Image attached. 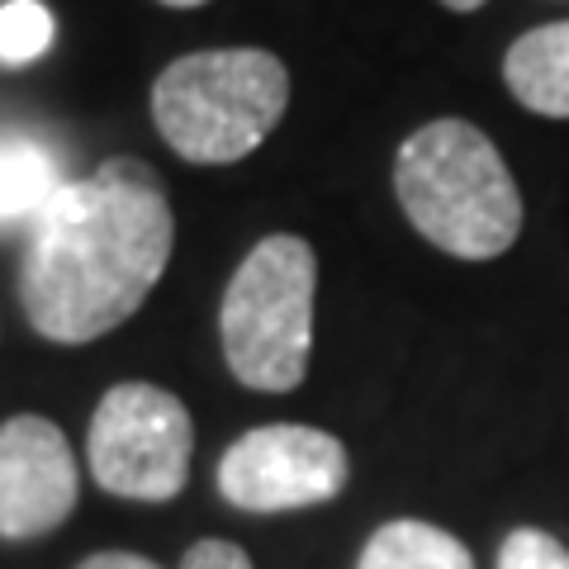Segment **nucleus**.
<instances>
[{
    "instance_id": "f257e3e1",
    "label": "nucleus",
    "mask_w": 569,
    "mask_h": 569,
    "mask_svg": "<svg viewBox=\"0 0 569 569\" xmlns=\"http://www.w3.org/2000/svg\"><path fill=\"white\" fill-rule=\"evenodd\" d=\"M171 242V200L148 162L110 157L81 181H62L33 213L20 266L24 318L48 342H96L152 295Z\"/></svg>"
},
{
    "instance_id": "f03ea898",
    "label": "nucleus",
    "mask_w": 569,
    "mask_h": 569,
    "mask_svg": "<svg viewBox=\"0 0 569 569\" xmlns=\"http://www.w3.org/2000/svg\"><path fill=\"white\" fill-rule=\"evenodd\" d=\"M395 194L408 223L460 261H489L522 233L518 181L493 138L466 119H432L403 138Z\"/></svg>"
},
{
    "instance_id": "7ed1b4c3",
    "label": "nucleus",
    "mask_w": 569,
    "mask_h": 569,
    "mask_svg": "<svg viewBox=\"0 0 569 569\" xmlns=\"http://www.w3.org/2000/svg\"><path fill=\"white\" fill-rule=\"evenodd\" d=\"M290 104V71L266 48H209L176 58L152 86V119L176 157L228 167L257 152Z\"/></svg>"
},
{
    "instance_id": "20e7f679",
    "label": "nucleus",
    "mask_w": 569,
    "mask_h": 569,
    "mask_svg": "<svg viewBox=\"0 0 569 569\" xmlns=\"http://www.w3.org/2000/svg\"><path fill=\"white\" fill-rule=\"evenodd\" d=\"M318 257L305 238L276 233L257 242L233 271L219 309V337L228 370L247 389L284 395L305 385L313 342Z\"/></svg>"
},
{
    "instance_id": "39448f33",
    "label": "nucleus",
    "mask_w": 569,
    "mask_h": 569,
    "mask_svg": "<svg viewBox=\"0 0 569 569\" xmlns=\"http://www.w3.org/2000/svg\"><path fill=\"white\" fill-rule=\"evenodd\" d=\"M194 451V427L186 403L157 385H114L100 399L86 437L91 475L100 489L138 503H167L186 489Z\"/></svg>"
},
{
    "instance_id": "423d86ee",
    "label": "nucleus",
    "mask_w": 569,
    "mask_h": 569,
    "mask_svg": "<svg viewBox=\"0 0 569 569\" xmlns=\"http://www.w3.org/2000/svg\"><path fill=\"white\" fill-rule=\"evenodd\" d=\"M347 485V447L299 422L252 427L219 460V493L242 512H290L328 503Z\"/></svg>"
},
{
    "instance_id": "0eeeda50",
    "label": "nucleus",
    "mask_w": 569,
    "mask_h": 569,
    "mask_svg": "<svg viewBox=\"0 0 569 569\" xmlns=\"http://www.w3.org/2000/svg\"><path fill=\"white\" fill-rule=\"evenodd\" d=\"M77 508V460L58 422L20 413L0 427V537L33 541Z\"/></svg>"
},
{
    "instance_id": "6e6552de",
    "label": "nucleus",
    "mask_w": 569,
    "mask_h": 569,
    "mask_svg": "<svg viewBox=\"0 0 569 569\" xmlns=\"http://www.w3.org/2000/svg\"><path fill=\"white\" fill-rule=\"evenodd\" d=\"M503 81L522 110L569 119V20L522 33L503 58Z\"/></svg>"
},
{
    "instance_id": "1a4fd4ad",
    "label": "nucleus",
    "mask_w": 569,
    "mask_h": 569,
    "mask_svg": "<svg viewBox=\"0 0 569 569\" xmlns=\"http://www.w3.org/2000/svg\"><path fill=\"white\" fill-rule=\"evenodd\" d=\"M356 569H475V560L451 531L399 518L376 527V537L366 541Z\"/></svg>"
},
{
    "instance_id": "9d476101",
    "label": "nucleus",
    "mask_w": 569,
    "mask_h": 569,
    "mask_svg": "<svg viewBox=\"0 0 569 569\" xmlns=\"http://www.w3.org/2000/svg\"><path fill=\"white\" fill-rule=\"evenodd\" d=\"M62 186L52 152L24 138H0V223L33 219Z\"/></svg>"
},
{
    "instance_id": "9b49d317",
    "label": "nucleus",
    "mask_w": 569,
    "mask_h": 569,
    "mask_svg": "<svg viewBox=\"0 0 569 569\" xmlns=\"http://www.w3.org/2000/svg\"><path fill=\"white\" fill-rule=\"evenodd\" d=\"M52 48V14L39 0H6L0 6V62L24 67Z\"/></svg>"
},
{
    "instance_id": "f8f14e48",
    "label": "nucleus",
    "mask_w": 569,
    "mask_h": 569,
    "mask_svg": "<svg viewBox=\"0 0 569 569\" xmlns=\"http://www.w3.org/2000/svg\"><path fill=\"white\" fill-rule=\"evenodd\" d=\"M498 569H569V550L541 527H518L498 546Z\"/></svg>"
},
{
    "instance_id": "ddd939ff",
    "label": "nucleus",
    "mask_w": 569,
    "mask_h": 569,
    "mask_svg": "<svg viewBox=\"0 0 569 569\" xmlns=\"http://www.w3.org/2000/svg\"><path fill=\"white\" fill-rule=\"evenodd\" d=\"M181 569H252V560H247V550L233 541H194L186 550Z\"/></svg>"
},
{
    "instance_id": "4468645a",
    "label": "nucleus",
    "mask_w": 569,
    "mask_h": 569,
    "mask_svg": "<svg viewBox=\"0 0 569 569\" xmlns=\"http://www.w3.org/2000/svg\"><path fill=\"white\" fill-rule=\"evenodd\" d=\"M77 569H162L148 556H129V550H100V556H86Z\"/></svg>"
},
{
    "instance_id": "2eb2a0df",
    "label": "nucleus",
    "mask_w": 569,
    "mask_h": 569,
    "mask_svg": "<svg viewBox=\"0 0 569 569\" xmlns=\"http://www.w3.org/2000/svg\"><path fill=\"white\" fill-rule=\"evenodd\" d=\"M441 6H447V10H460V14H470V10L485 6V0H441Z\"/></svg>"
},
{
    "instance_id": "dca6fc26",
    "label": "nucleus",
    "mask_w": 569,
    "mask_h": 569,
    "mask_svg": "<svg viewBox=\"0 0 569 569\" xmlns=\"http://www.w3.org/2000/svg\"><path fill=\"white\" fill-rule=\"evenodd\" d=\"M162 6H171V10H194V6H209V0H162Z\"/></svg>"
}]
</instances>
